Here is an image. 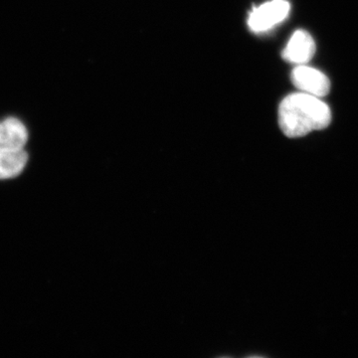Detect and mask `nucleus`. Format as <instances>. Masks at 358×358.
<instances>
[{"instance_id":"nucleus-4","label":"nucleus","mask_w":358,"mask_h":358,"mask_svg":"<svg viewBox=\"0 0 358 358\" xmlns=\"http://www.w3.org/2000/svg\"><path fill=\"white\" fill-rule=\"evenodd\" d=\"M315 53V43L313 37L305 30H298L292 35L282 57L292 64L305 65L310 62Z\"/></svg>"},{"instance_id":"nucleus-1","label":"nucleus","mask_w":358,"mask_h":358,"mask_svg":"<svg viewBox=\"0 0 358 358\" xmlns=\"http://www.w3.org/2000/svg\"><path fill=\"white\" fill-rule=\"evenodd\" d=\"M331 122V109L319 96L301 92L287 96L280 103V128L288 138H301L326 129Z\"/></svg>"},{"instance_id":"nucleus-6","label":"nucleus","mask_w":358,"mask_h":358,"mask_svg":"<svg viewBox=\"0 0 358 358\" xmlns=\"http://www.w3.org/2000/svg\"><path fill=\"white\" fill-rule=\"evenodd\" d=\"M27 162L28 155L24 150L0 152V180L20 176Z\"/></svg>"},{"instance_id":"nucleus-5","label":"nucleus","mask_w":358,"mask_h":358,"mask_svg":"<svg viewBox=\"0 0 358 358\" xmlns=\"http://www.w3.org/2000/svg\"><path fill=\"white\" fill-rule=\"evenodd\" d=\"M28 136L27 128L20 120L7 117L0 122V152L24 150Z\"/></svg>"},{"instance_id":"nucleus-2","label":"nucleus","mask_w":358,"mask_h":358,"mask_svg":"<svg viewBox=\"0 0 358 358\" xmlns=\"http://www.w3.org/2000/svg\"><path fill=\"white\" fill-rule=\"evenodd\" d=\"M291 6L287 0H272L255 7L250 13L248 25L253 32H265L286 20Z\"/></svg>"},{"instance_id":"nucleus-3","label":"nucleus","mask_w":358,"mask_h":358,"mask_svg":"<svg viewBox=\"0 0 358 358\" xmlns=\"http://www.w3.org/2000/svg\"><path fill=\"white\" fill-rule=\"evenodd\" d=\"M291 79L301 92L319 98L327 96L331 90L329 78L320 71L306 64L296 66L292 72Z\"/></svg>"}]
</instances>
